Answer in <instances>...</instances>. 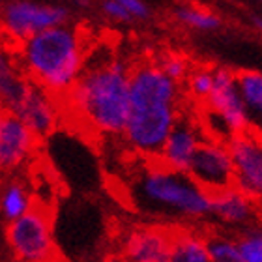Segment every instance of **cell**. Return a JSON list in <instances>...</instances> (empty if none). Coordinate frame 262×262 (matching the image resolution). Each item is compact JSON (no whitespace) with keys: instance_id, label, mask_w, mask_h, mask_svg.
<instances>
[{"instance_id":"1","label":"cell","mask_w":262,"mask_h":262,"mask_svg":"<svg viewBox=\"0 0 262 262\" xmlns=\"http://www.w3.org/2000/svg\"><path fill=\"white\" fill-rule=\"evenodd\" d=\"M131 70L113 53L90 55L79 81L64 98L77 122L101 137H124L129 120Z\"/></svg>"},{"instance_id":"2","label":"cell","mask_w":262,"mask_h":262,"mask_svg":"<svg viewBox=\"0 0 262 262\" xmlns=\"http://www.w3.org/2000/svg\"><path fill=\"white\" fill-rule=\"evenodd\" d=\"M180 84L156 62H142L131 70L129 120L124 141L135 154L158 159L170 131L180 120Z\"/></svg>"},{"instance_id":"3","label":"cell","mask_w":262,"mask_h":262,"mask_svg":"<svg viewBox=\"0 0 262 262\" xmlns=\"http://www.w3.org/2000/svg\"><path fill=\"white\" fill-rule=\"evenodd\" d=\"M15 60L28 81L64 99L86 66V41L77 25L66 23L15 47Z\"/></svg>"},{"instance_id":"4","label":"cell","mask_w":262,"mask_h":262,"mask_svg":"<svg viewBox=\"0 0 262 262\" xmlns=\"http://www.w3.org/2000/svg\"><path fill=\"white\" fill-rule=\"evenodd\" d=\"M129 202L146 217L161 221H201L212 212V195L187 172H178L152 159L129 186Z\"/></svg>"},{"instance_id":"5","label":"cell","mask_w":262,"mask_h":262,"mask_svg":"<svg viewBox=\"0 0 262 262\" xmlns=\"http://www.w3.org/2000/svg\"><path fill=\"white\" fill-rule=\"evenodd\" d=\"M6 244L13 260L55 262L56 234L51 212L41 204L17 221L6 223Z\"/></svg>"},{"instance_id":"6","label":"cell","mask_w":262,"mask_h":262,"mask_svg":"<svg viewBox=\"0 0 262 262\" xmlns=\"http://www.w3.org/2000/svg\"><path fill=\"white\" fill-rule=\"evenodd\" d=\"M71 10L62 4H45L34 0H8L0 10L4 38L15 49L30 38L70 23Z\"/></svg>"},{"instance_id":"7","label":"cell","mask_w":262,"mask_h":262,"mask_svg":"<svg viewBox=\"0 0 262 262\" xmlns=\"http://www.w3.org/2000/svg\"><path fill=\"white\" fill-rule=\"evenodd\" d=\"M204 111L215 116L219 122H223L232 137L253 129L251 113L244 103L238 88V73L227 66L215 68V84L212 96L204 105Z\"/></svg>"},{"instance_id":"8","label":"cell","mask_w":262,"mask_h":262,"mask_svg":"<svg viewBox=\"0 0 262 262\" xmlns=\"http://www.w3.org/2000/svg\"><path fill=\"white\" fill-rule=\"evenodd\" d=\"M187 174L210 195L234 186V161L227 142L206 139L199 148Z\"/></svg>"},{"instance_id":"9","label":"cell","mask_w":262,"mask_h":262,"mask_svg":"<svg viewBox=\"0 0 262 262\" xmlns=\"http://www.w3.org/2000/svg\"><path fill=\"white\" fill-rule=\"evenodd\" d=\"M229 148L234 161V187L262 202V135L249 129L232 137Z\"/></svg>"},{"instance_id":"10","label":"cell","mask_w":262,"mask_h":262,"mask_svg":"<svg viewBox=\"0 0 262 262\" xmlns=\"http://www.w3.org/2000/svg\"><path fill=\"white\" fill-rule=\"evenodd\" d=\"M6 113H11L17 118H21L23 124L38 139H45V137L55 135L56 127L60 124L62 103L53 94L30 81L19 101L11 107V111H6Z\"/></svg>"},{"instance_id":"11","label":"cell","mask_w":262,"mask_h":262,"mask_svg":"<svg viewBox=\"0 0 262 262\" xmlns=\"http://www.w3.org/2000/svg\"><path fill=\"white\" fill-rule=\"evenodd\" d=\"M174 230L163 225H139L127 230L122 255L129 262H170Z\"/></svg>"},{"instance_id":"12","label":"cell","mask_w":262,"mask_h":262,"mask_svg":"<svg viewBox=\"0 0 262 262\" xmlns=\"http://www.w3.org/2000/svg\"><path fill=\"white\" fill-rule=\"evenodd\" d=\"M206 139L208 137L202 124H196L189 116H180V120L174 129L170 131L169 139L165 141L156 161L178 172H187L199 148Z\"/></svg>"},{"instance_id":"13","label":"cell","mask_w":262,"mask_h":262,"mask_svg":"<svg viewBox=\"0 0 262 262\" xmlns=\"http://www.w3.org/2000/svg\"><path fill=\"white\" fill-rule=\"evenodd\" d=\"M38 137L11 113L0 116V167L4 172H15L34 158Z\"/></svg>"},{"instance_id":"14","label":"cell","mask_w":262,"mask_h":262,"mask_svg":"<svg viewBox=\"0 0 262 262\" xmlns=\"http://www.w3.org/2000/svg\"><path fill=\"white\" fill-rule=\"evenodd\" d=\"M258 202H255L251 196L242 193L238 187H227L223 191L212 193V215L215 221H219L225 227L232 229H247L257 223Z\"/></svg>"},{"instance_id":"15","label":"cell","mask_w":262,"mask_h":262,"mask_svg":"<svg viewBox=\"0 0 262 262\" xmlns=\"http://www.w3.org/2000/svg\"><path fill=\"white\" fill-rule=\"evenodd\" d=\"M32 208V193L28 189L27 182H23L21 178H10L4 182L2 195H0V210L6 223L21 219Z\"/></svg>"},{"instance_id":"16","label":"cell","mask_w":262,"mask_h":262,"mask_svg":"<svg viewBox=\"0 0 262 262\" xmlns=\"http://www.w3.org/2000/svg\"><path fill=\"white\" fill-rule=\"evenodd\" d=\"M170 262H212L206 234H201L195 229L174 230Z\"/></svg>"},{"instance_id":"17","label":"cell","mask_w":262,"mask_h":262,"mask_svg":"<svg viewBox=\"0 0 262 262\" xmlns=\"http://www.w3.org/2000/svg\"><path fill=\"white\" fill-rule=\"evenodd\" d=\"M172 17L182 27L199 30V32H212V30L221 28V25H223V19L219 13L196 4H178L172 10Z\"/></svg>"},{"instance_id":"18","label":"cell","mask_w":262,"mask_h":262,"mask_svg":"<svg viewBox=\"0 0 262 262\" xmlns=\"http://www.w3.org/2000/svg\"><path fill=\"white\" fill-rule=\"evenodd\" d=\"M238 88L244 98V103L255 120L262 113V71L244 70L238 71Z\"/></svg>"},{"instance_id":"19","label":"cell","mask_w":262,"mask_h":262,"mask_svg":"<svg viewBox=\"0 0 262 262\" xmlns=\"http://www.w3.org/2000/svg\"><path fill=\"white\" fill-rule=\"evenodd\" d=\"M206 244L212 262H246L234 236L212 232V234H206Z\"/></svg>"},{"instance_id":"20","label":"cell","mask_w":262,"mask_h":262,"mask_svg":"<svg viewBox=\"0 0 262 262\" xmlns=\"http://www.w3.org/2000/svg\"><path fill=\"white\" fill-rule=\"evenodd\" d=\"M187 92L193 99L201 101L206 105L213 92V84H215V68L210 66H196L193 68L189 77H187Z\"/></svg>"},{"instance_id":"21","label":"cell","mask_w":262,"mask_h":262,"mask_svg":"<svg viewBox=\"0 0 262 262\" xmlns=\"http://www.w3.org/2000/svg\"><path fill=\"white\" fill-rule=\"evenodd\" d=\"M240 253L246 262H262V223L247 227L236 236Z\"/></svg>"},{"instance_id":"22","label":"cell","mask_w":262,"mask_h":262,"mask_svg":"<svg viewBox=\"0 0 262 262\" xmlns=\"http://www.w3.org/2000/svg\"><path fill=\"white\" fill-rule=\"evenodd\" d=\"M156 64L161 68L165 75L170 77L174 82L180 84L182 81H187V77L191 73V68H189V62L187 58H184L178 53H165L156 60Z\"/></svg>"},{"instance_id":"23","label":"cell","mask_w":262,"mask_h":262,"mask_svg":"<svg viewBox=\"0 0 262 262\" xmlns=\"http://www.w3.org/2000/svg\"><path fill=\"white\" fill-rule=\"evenodd\" d=\"M99 10L109 21L115 23H133L129 10L126 6V0H103L99 4Z\"/></svg>"},{"instance_id":"24","label":"cell","mask_w":262,"mask_h":262,"mask_svg":"<svg viewBox=\"0 0 262 262\" xmlns=\"http://www.w3.org/2000/svg\"><path fill=\"white\" fill-rule=\"evenodd\" d=\"M249 23H251L253 28L262 36V15L260 13H251V15H249Z\"/></svg>"},{"instance_id":"25","label":"cell","mask_w":262,"mask_h":262,"mask_svg":"<svg viewBox=\"0 0 262 262\" xmlns=\"http://www.w3.org/2000/svg\"><path fill=\"white\" fill-rule=\"evenodd\" d=\"M99 262H129L122 253H111V255H105Z\"/></svg>"},{"instance_id":"26","label":"cell","mask_w":262,"mask_h":262,"mask_svg":"<svg viewBox=\"0 0 262 262\" xmlns=\"http://www.w3.org/2000/svg\"><path fill=\"white\" fill-rule=\"evenodd\" d=\"M253 126H255V127H253V129L258 131V133H260V135H262V113L257 116V118H255V120H253Z\"/></svg>"},{"instance_id":"27","label":"cell","mask_w":262,"mask_h":262,"mask_svg":"<svg viewBox=\"0 0 262 262\" xmlns=\"http://www.w3.org/2000/svg\"><path fill=\"white\" fill-rule=\"evenodd\" d=\"M10 262H21V260H10Z\"/></svg>"}]
</instances>
